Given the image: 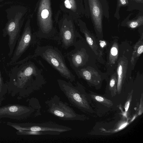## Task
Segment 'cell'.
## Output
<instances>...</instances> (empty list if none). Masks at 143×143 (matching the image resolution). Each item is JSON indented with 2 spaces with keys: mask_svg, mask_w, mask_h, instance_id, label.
Here are the masks:
<instances>
[{
  "mask_svg": "<svg viewBox=\"0 0 143 143\" xmlns=\"http://www.w3.org/2000/svg\"><path fill=\"white\" fill-rule=\"evenodd\" d=\"M46 103L48 112L64 120H82L83 116L76 113L67 103L60 100L58 96H55L47 101Z\"/></svg>",
  "mask_w": 143,
  "mask_h": 143,
  "instance_id": "obj_7",
  "label": "cell"
},
{
  "mask_svg": "<svg viewBox=\"0 0 143 143\" xmlns=\"http://www.w3.org/2000/svg\"><path fill=\"white\" fill-rule=\"evenodd\" d=\"M33 55L42 58L69 81H75V76L67 67L64 56L57 48L49 45L38 46Z\"/></svg>",
  "mask_w": 143,
  "mask_h": 143,
  "instance_id": "obj_4",
  "label": "cell"
},
{
  "mask_svg": "<svg viewBox=\"0 0 143 143\" xmlns=\"http://www.w3.org/2000/svg\"><path fill=\"white\" fill-rule=\"evenodd\" d=\"M110 51L111 54L113 56H115L118 54V50L115 47H113L111 49Z\"/></svg>",
  "mask_w": 143,
  "mask_h": 143,
  "instance_id": "obj_19",
  "label": "cell"
},
{
  "mask_svg": "<svg viewBox=\"0 0 143 143\" xmlns=\"http://www.w3.org/2000/svg\"><path fill=\"white\" fill-rule=\"evenodd\" d=\"M126 125H127V124H124V125L122 126L121 127H120V128L119 129H122V128H123L124 127H125L126 126Z\"/></svg>",
  "mask_w": 143,
  "mask_h": 143,
  "instance_id": "obj_25",
  "label": "cell"
},
{
  "mask_svg": "<svg viewBox=\"0 0 143 143\" xmlns=\"http://www.w3.org/2000/svg\"><path fill=\"white\" fill-rule=\"evenodd\" d=\"M30 59L15 66L11 73L7 84L8 91L12 96L28 94L39 88L46 82L43 70Z\"/></svg>",
  "mask_w": 143,
  "mask_h": 143,
  "instance_id": "obj_1",
  "label": "cell"
},
{
  "mask_svg": "<svg viewBox=\"0 0 143 143\" xmlns=\"http://www.w3.org/2000/svg\"><path fill=\"white\" fill-rule=\"evenodd\" d=\"M60 8L76 22L82 13L81 0H62Z\"/></svg>",
  "mask_w": 143,
  "mask_h": 143,
  "instance_id": "obj_11",
  "label": "cell"
},
{
  "mask_svg": "<svg viewBox=\"0 0 143 143\" xmlns=\"http://www.w3.org/2000/svg\"><path fill=\"white\" fill-rule=\"evenodd\" d=\"M128 0H119V6L126 5L128 4Z\"/></svg>",
  "mask_w": 143,
  "mask_h": 143,
  "instance_id": "obj_18",
  "label": "cell"
},
{
  "mask_svg": "<svg viewBox=\"0 0 143 143\" xmlns=\"http://www.w3.org/2000/svg\"><path fill=\"white\" fill-rule=\"evenodd\" d=\"M93 19L95 25L101 28L102 11L99 0H88Z\"/></svg>",
  "mask_w": 143,
  "mask_h": 143,
  "instance_id": "obj_12",
  "label": "cell"
},
{
  "mask_svg": "<svg viewBox=\"0 0 143 143\" xmlns=\"http://www.w3.org/2000/svg\"><path fill=\"white\" fill-rule=\"evenodd\" d=\"M8 92L7 84L5 83L3 81L0 70V97H3Z\"/></svg>",
  "mask_w": 143,
  "mask_h": 143,
  "instance_id": "obj_14",
  "label": "cell"
},
{
  "mask_svg": "<svg viewBox=\"0 0 143 143\" xmlns=\"http://www.w3.org/2000/svg\"><path fill=\"white\" fill-rule=\"evenodd\" d=\"M106 44V43L104 41H101L100 43V46L102 47H103Z\"/></svg>",
  "mask_w": 143,
  "mask_h": 143,
  "instance_id": "obj_24",
  "label": "cell"
},
{
  "mask_svg": "<svg viewBox=\"0 0 143 143\" xmlns=\"http://www.w3.org/2000/svg\"><path fill=\"white\" fill-rule=\"evenodd\" d=\"M135 1H136L137 2H142L143 0H135Z\"/></svg>",
  "mask_w": 143,
  "mask_h": 143,
  "instance_id": "obj_26",
  "label": "cell"
},
{
  "mask_svg": "<svg viewBox=\"0 0 143 143\" xmlns=\"http://www.w3.org/2000/svg\"><path fill=\"white\" fill-rule=\"evenodd\" d=\"M7 21L3 29V36L9 37L8 45L10 57L13 55L15 47L20 37L21 29L24 21L27 9L22 6H14L6 9Z\"/></svg>",
  "mask_w": 143,
  "mask_h": 143,
  "instance_id": "obj_2",
  "label": "cell"
},
{
  "mask_svg": "<svg viewBox=\"0 0 143 143\" xmlns=\"http://www.w3.org/2000/svg\"><path fill=\"white\" fill-rule=\"evenodd\" d=\"M57 81L60 89L70 103L82 110L88 109V103L85 94L78 83L77 86H74L70 81L61 79L58 80Z\"/></svg>",
  "mask_w": 143,
  "mask_h": 143,
  "instance_id": "obj_6",
  "label": "cell"
},
{
  "mask_svg": "<svg viewBox=\"0 0 143 143\" xmlns=\"http://www.w3.org/2000/svg\"><path fill=\"white\" fill-rule=\"evenodd\" d=\"M130 101H127L126 102L125 106V110L126 112H127L128 110L130 105Z\"/></svg>",
  "mask_w": 143,
  "mask_h": 143,
  "instance_id": "obj_21",
  "label": "cell"
},
{
  "mask_svg": "<svg viewBox=\"0 0 143 143\" xmlns=\"http://www.w3.org/2000/svg\"><path fill=\"white\" fill-rule=\"evenodd\" d=\"M33 36L31 25V20L29 19L25 24L23 32L19 38L15 50L8 66L14 65L32 43Z\"/></svg>",
  "mask_w": 143,
  "mask_h": 143,
  "instance_id": "obj_9",
  "label": "cell"
},
{
  "mask_svg": "<svg viewBox=\"0 0 143 143\" xmlns=\"http://www.w3.org/2000/svg\"><path fill=\"white\" fill-rule=\"evenodd\" d=\"M34 11L36 12L38 28L36 36L40 38L54 40L58 43L59 32L54 26L51 0H39Z\"/></svg>",
  "mask_w": 143,
  "mask_h": 143,
  "instance_id": "obj_3",
  "label": "cell"
},
{
  "mask_svg": "<svg viewBox=\"0 0 143 143\" xmlns=\"http://www.w3.org/2000/svg\"><path fill=\"white\" fill-rule=\"evenodd\" d=\"M7 125L18 130H27L42 132L48 135H59L72 130L69 127L55 123H17L8 122Z\"/></svg>",
  "mask_w": 143,
  "mask_h": 143,
  "instance_id": "obj_8",
  "label": "cell"
},
{
  "mask_svg": "<svg viewBox=\"0 0 143 143\" xmlns=\"http://www.w3.org/2000/svg\"><path fill=\"white\" fill-rule=\"evenodd\" d=\"M93 96L94 98L99 102L104 103H107V100L102 96L97 95H94Z\"/></svg>",
  "mask_w": 143,
  "mask_h": 143,
  "instance_id": "obj_17",
  "label": "cell"
},
{
  "mask_svg": "<svg viewBox=\"0 0 143 143\" xmlns=\"http://www.w3.org/2000/svg\"><path fill=\"white\" fill-rule=\"evenodd\" d=\"M34 110L32 107L17 104L7 105L0 107V119L20 120L28 117Z\"/></svg>",
  "mask_w": 143,
  "mask_h": 143,
  "instance_id": "obj_10",
  "label": "cell"
},
{
  "mask_svg": "<svg viewBox=\"0 0 143 143\" xmlns=\"http://www.w3.org/2000/svg\"><path fill=\"white\" fill-rule=\"evenodd\" d=\"M4 0H0V2H1L3 1Z\"/></svg>",
  "mask_w": 143,
  "mask_h": 143,
  "instance_id": "obj_27",
  "label": "cell"
},
{
  "mask_svg": "<svg viewBox=\"0 0 143 143\" xmlns=\"http://www.w3.org/2000/svg\"><path fill=\"white\" fill-rule=\"evenodd\" d=\"M115 84V81L114 79H112L110 81V87L112 89L113 88Z\"/></svg>",
  "mask_w": 143,
  "mask_h": 143,
  "instance_id": "obj_20",
  "label": "cell"
},
{
  "mask_svg": "<svg viewBox=\"0 0 143 143\" xmlns=\"http://www.w3.org/2000/svg\"><path fill=\"white\" fill-rule=\"evenodd\" d=\"M143 51V46L142 45L139 47L138 49V54H141Z\"/></svg>",
  "mask_w": 143,
  "mask_h": 143,
  "instance_id": "obj_22",
  "label": "cell"
},
{
  "mask_svg": "<svg viewBox=\"0 0 143 143\" xmlns=\"http://www.w3.org/2000/svg\"><path fill=\"white\" fill-rule=\"evenodd\" d=\"M59 30L58 44H61L65 49L74 46L80 35L77 31L74 20L70 16L67 14L63 15L58 23Z\"/></svg>",
  "mask_w": 143,
  "mask_h": 143,
  "instance_id": "obj_5",
  "label": "cell"
},
{
  "mask_svg": "<svg viewBox=\"0 0 143 143\" xmlns=\"http://www.w3.org/2000/svg\"><path fill=\"white\" fill-rule=\"evenodd\" d=\"M18 135H48L45 132L38 131L27 130H18L16 133Z\"/></svg>",
  "mask_w": 143,
  "mask_h": 143,
  "instance_id": "obj_13",
  "label": "cell"
},
{
  "mask_svg": "<svg viewBox=\"0 0 143 143\" xmlns=\"http://www.w3.org/2000/svg\"><path fill=\"white\" fill-rule=\"evenodd\" d=\"M5 100L4 98L3 97H0V107L3 101Z\"/></svg>",
  "mask_w": 143,
  "mask_h": 143,
  "instance_id": "obj_23",
  "label": "cell"
},
{
  "mask_svg": "<svg viewBox=\"0 0 143 143\" xmlns=\"http://www.w3.org/2000/svg\"><path fill=\"white\" fill-rule=\"evenodd\" d=\"M143 21V16H140L137 20L129 22H128L130 28H134L142 24Z\"/></svg>",
  "mask_w": 143,
  "mask_h": 143,
  "instance_id": "obj_15",
  "label": "cell"
},
{
  "mask_svg": "<svg viewBox=\"0 0 143 143\" xmlns=\"http://www.w3.org/2000/svg\"><path fill=\"white\" fill-rule=\"evenodd\" d=\"M122 72V67L121 65H120L119 66L118 70V91H119L120 88H121Z\"/></svg>",
  "mask_w": 143,
  "mask_h": 143,
  "instance_id": "obj_16",
  "label": "cell"
}]
</instances>
